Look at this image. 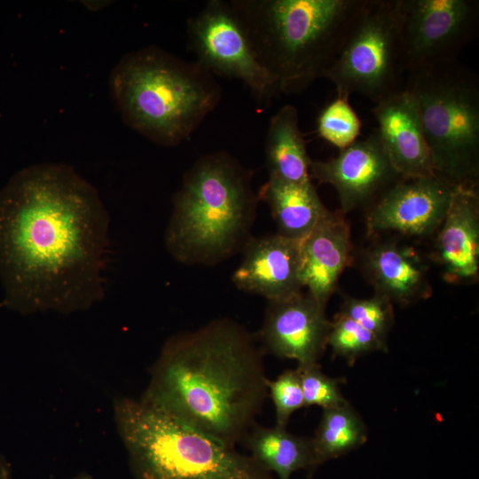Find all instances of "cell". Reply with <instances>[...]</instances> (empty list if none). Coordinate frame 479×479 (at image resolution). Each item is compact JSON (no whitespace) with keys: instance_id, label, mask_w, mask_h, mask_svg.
<instances>
[{"instance_id":"1","label":"cell","mask_w":479,"mask_h":479,"mask_svg":"<svg viewBox=\"0 0 479 479\" xmlns=\"http://www.w3.org/2000/svg\"><path fill=\"white\" fill-rule=\"evenodd\" d=\"M109 216L97 189L63 163L14 174L0 191V279L18 313L86 310L105 294Z\"/></svg>"},{"instance_id":"2","label":"cell","mask_w":479,"mask_h":479,"mask_svg":"<svg viewBox=\"0 0 479 479\" xmlns=\"http://www.w3.org/2000/svg\"><path fill=\"white\" fill-rule=\"evenodd\" d=\"M268 381L254 336L216 319L165 342L140 400L234 447L255 425Z\"/></svg>"},{"instance_id":"3","label":"cell","mask_w":479,"mask_h":479,"mask_svg":"<svg viewBox=\"0 0 479 479\" xmlns=\"http://www.w3.org/2000/svg\"><path fill=\"white\" fill-rule=\"evenodd\" d=\"M229 5L280 93L302 92L336 59L365 0H232Z\"/></svg>"},{"instance_id":"4","label":"cell","mask_w":479,"mask_h":479,"mask_svg":"<svg viewBox=\"0 0 479 479\" xmlns=\"http://www.w3.org/2000/svg\"><path fill=\"white\" fill-rule=\"evenodd\" d=\"M109 88L123 122L162 146L187 140L222 96L215 75L199 62L154 45L123 55Z\"/></svg>"},{"instance_id":"5","label":"cell","mask_w":479,"mask_h":479,"mask_svg":"<svg viewBox=\"0 0 479 479\" xmlns=\"http://www.w3.org/2000/svg\"><path fill=\"white\" fill-rule=\"evenodd\" d=\"M252 172L226 152L200 158L173 199L165 234L170 255L185 264H215L248 241L258 196Z\"/></svg>"},{"instance_id":"6","label":"cell","mask_w":479,"mask_h":479,"mask_svg":"<svg viewBox=\"0 0 479 479\" xmlns=\"http://www.w3.org/2000/svg\"><path fill=\"white\" fill-rule=\"evenodd\" d=\"M118 435L135 479H265L271 473L188 424L140 399L113 404Z\"/></svg>"},{"instance_id":"7","label":"cell","mask_w":479,"mask_h":479,"mask_svg":"<svg viewBox=\"0 0 479 479\" xmlns=\"http://www.w3.org/2000/svg\"><path fill=\"white\" fill-rule=\"evenodd\" d=\"M436 175L449 183L477 185L479 80L458 60L409 73Z\"/></svg>"},{"instance_id":"8","label":"cell","mask_w":479,"mask_h":479,"mask_svg":"<svg viewBox=\"0 0 479 479\" xmlns=\"http://www.w3.org/2000/svg\"><path fill=\"white\" fill-rule=\"evenodd\" d=\"M404 73L399 0H365L336 59L323 78L337 94H362L375 103L397 92Z\"/></svg>"},{"instance_id":"9","label":"cell","mask_w":479,"mask_h":479,"mask_svg":"<svg viewBox=\"0 0 479 479\" xmlns=\"http://www.w3.org/2000/svg\"><path fill=\"white\" fill-rule=\"evenodd\" d=\"M400 42L404 72L457 60L475 37L477 0H399Z\"/></svg>"},{"instance_id":"10","label":"cell","mask_w":479,"mask_h":479,"mask_svg":"<svg viewBox=\"0 0 479 479\" xmlns=\"http://www.w3.org/2000/svg\"><path fill=\"white\" fill-rule=\"evenodd\" d=\"M189 46L211 74L242 82L263 103L280 93L278 81L260 64L229 3L210 0L187 21Z\"/></svg>"},{"instance_id":"11","label":"cell","mask_w":479,"mask_h":479,"mask_svg":"<svg viewBox=\"0 0 479 479\" xmlns=\"http://www.w3.org/2000/svg\"><path fill=\"white\" fill-rule=\"evenodd\" d=\"M455 186L438 175L401 178L386 189L369 210L368 233L396 232L419 238L431 235L445 217Z\"/></svg>"},{"instance_id":"12","label":"cell","mask_w":479,"mask_h":479,"mask_svg":"<svg viewBox=\"0 0 479 479\" xmlns=\"http://www.w3.org/2000/svg\"><path fill=\"white\" fill-rule=\"evenodd\" d=\"M310 179L337 191L341 212L345 214L383 192L401 179L394 169L377 130L340 150L326 161H311Z\"/></svg>"},{"instance_id":"13","label":"cell","mask_w":479,"mask_h":479,"mask_svg":"<svg viewBox=\"0 0 479 479\" xmlns=\"http://www.w3.org/2000/svg\"><path fill=\"white\" fill-rule=\"evenodd\" d=\"M259 337L268 351L297 361L298 366L318 364L326 347L331 321L308 292L268 302Z\"/></svg>"},{"instance_id":"14","label":"cell","mask_w":479,"mask_h":479,"mask_svg":"<svg viewBox=\"0 0 479 479\" xmlns=\"http://www.w3.org/2000/svg\"><path fill=\"white\" fill-rule=\"evenodd\" d=\"M243 259L232 275L235 286L268 302L302 292L301 240L279 233L250 238Z\"/></svg>"},{"instance_id":"15","label":"cell","mask_w":479,"mask_h":479,"mask_svg":"<svg viewBox=\"0 0 479 479\" xmlns=\"http://www.w3.org/2000/svg\"><path fill=\"white\" fill-rule=\"evenodd\" d=\"M372 113L383 148L401 178L436 175L418 106L405 89L376 102Z\"/></svg>"},{"instance_id":"16","label":"cell","mask_w":479,"mask_h":479,"mask_svg":"<svg viewBox=\"0 0 479 479\" xmlns=\"http://www.w3.org/2000/svg\"><path fill=\"white\" fill-rule=\"evenodd\" d=\"M436 232L435 259L446 282L475 281L479 270L477 185L455 186L448 211Z\"/></svg>"},{"instance_id":"17","label":"cell","mask_w":479,"mask_h":479,"mask_svg":"<svg viewBox=\"0 0 479 479\" xmlns=\"http://www.w3.org/2000/svg\"><path fill=\"white\" fill-rule=\"evenodd\" d=\"M343 215L328 211L301 240L302 282L323 307L351 260L350 230Z\"/></svg>"},{"instance_id":"18","label":"cell","mask_w":479,"mask_h":479,"mask_svg":"<svg viewBox=\"0 0 479 479\" xmlns=\"http://www.w3.org/2000/svg\"><path fill=\"white\" fill-rule=\"evenodd\" d=\"M364 270L375 294L406 305L431 294L427 266L411 247L396 242L375 244L365 254Z\"/></svg>"},{"instance_id":"19","label":"cell","mask_w":479,"mask_h":479,"mask_svg":"<svg viewBox=\"0 0 479 479\" xmlns=\"http://www.w3.org/2000/svg\"><path fill=\"white\" fill-rule=\"evenodd\" d=\"M257 196L269 206L278 233L293 240L305 238L329 211L311 180L296 184L269 177Z\"/></svg>"},{"instance_id":"20","label":"cell","mask_w":479,"mask_h":479,"mask_svg":"<svg viewBox=\"0 0 479 479\" xmlns=\"http://www.w3.org/2000/svg\"><path fill=\"white\" fill-rule=\"evenodd\" d=\"M269 177L288 183L310 181L311 160L295 106L286 105L271 116L265 138Z\"/></svg>"},{"instance_id":"21","label":"cell","mask_w":479,"mask_h":479,"mask_svg":"<svg viewBox=\"0 0 479 479\" xmlns=\"http://www.w3.org/2000/svg\"><path fill=\"white\" fill-rule=\"evenodd\" d=\"M243 441L250 457L279 479H290L300 469H312L315 464L310 438L297 436L286 428L254 425Z\"/></svg>"},{"instance_id":"22","label":"cell","mask_w":479,"mask_h":479,"mask_svg":"<svg viewBox=\"0 0 479 479\" xmlns=\"http://www.w3.org/2000/svg\"><path fill=\"white\" fill-rule=\"evenodd\" d=\"M367 440L366 427L348 401L323 409L315 435L310 438L315 464L344 455Z\"/></svg>"},{"instance_id":"23","label":"cell","mask_w":479,"mask_h":479,"mask_svg":"<svg viewBox=\"0 0 479 479\" xmlns=\"http://www.w3.org/2000/svg\"><path fill=\"white\" fill-rule=\"evenodd\" d=\"M349 98L337 94L321 110L317 120L318 135L340 150L355 143L361 132V121Z\"/></svg>"},{"instance_id":"24","label":"cell","mask_w":479,"mask_h":479,"mask_svg":"<svg viewBox=\"0 0 479 479\" xmlns=\"http://www.w3.org/2000/svg\"><path fill=\"white\" fill-rule=\"evenodd\" d=\"M327 345L334 355L344 357L350 364L363 354L387 349V344L377 336L341 313L331 321Z\"/></svg>"},{"instance_id":"25","label":"cell","mask_w":479,"mask_h":479,"mask_svg":"<svg viewBox=\"0 0 479 479\" xmlns=\"http://www.w3.org/2000/svg\"><path fill=\"white\" fill-rule=\"evenodd\" d=\"M339 313L351 318L386 343L394 322L393 303L387 297L378 294L367 299L347 296Z\"/></svg>"},{"instance_id":"26","label":"cell","mask_w":479,"mask_h":479,"mask_svg":"<svg viewBox=\"0 0 479 479\" xmlns=\"http://www.w3.org/2000/svg\"><path fill=\"white\" fill-rule=\"evenodd\" d=\"M296 369L305 406L318 405L327 409L347 402L341 391V380L326 375L319 364L297 366Z\"/></svg>"},{"instance_id":"27","label":"cell","mask_w":479,"mask_h":479,"mask_svg":"<svg viewBox=\"0 0 479 479\" xmlns=\"http://www.w3.org/2000/svg\"><path fill=\"white\" fill-rule=\"evenodd\" d=\"M268 394L275 408L277 426L287 428L291 415L305 407L297 369L287 370L277 379L269 380Z\"/></svg>"},{"instance_id":"28","label":"cell","mask_w":479,"mask_h":479,"mask_svg":"<svg viewBox=\"0 0 479 479\" xmlns=\"http://www.w3.org/2000/svg\"><path fill=\"white\" fill-rule=\"evenodd\" d=\"M0 479H12L11 465L2 454H0Z\"/></svg>"},{"instance_id":"29","label":"cell","mask_w":479,"mask_h":479,"mask_svg":"<svg viewBox=\"0 0 479 479\" xmlns=\"http://www.w3.org/2000/svg\"><path fill=\"white\" fill-rule=\"evenodd\" d=\"M71 479H92L91 476L88 474H80Z\"/></svg>"},{"instance_id":"30","label":"cell","mask_w":479,"mask_h":479,"mask_svg":"<svg viewBox=\"0 0 479 479\" xmlns=\"http://www.w3.org/2000/svg\"><path fill=\"white\" fill-rule=\"evenodd\" d=\"M265 479H273V478H272V476L271 475V476H269V477H267V478H265Z\"/></svg>"}]
</instances>
